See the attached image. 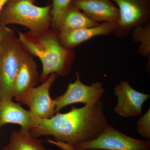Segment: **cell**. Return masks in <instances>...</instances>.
<instances>
[{
	"label": "cell",
	"instance_id": "20",
	"mask_svg": "<svg viewBox=\"0 0 150 150\" xmlns=\"http://www.w3.org/2000/svg\"><path fill=\"white\" fill-rule=\"evenodd\" d=\"M8 28L6 27V26H3L1 25V26H0V47L1 46L4 38L5 37Z\"/></svg>",
	"mask_w": 150,
	"mask_h": 150
},
{
	"label": "cell",
	"instance_id": "21",
	"mask_svg": "<svg viewBox=\"0 0 150 150\" xmlns=\"http://www.w3.org/2000/svg\"><path fill=\"white\" fill-rule=\"evenodd\" d=\"M9 1L10 0H0V14L1 13L5 6Z\"/></svg>",
	"mask_w": 150,
	"mask_h": 150
},
{
	"label": "cell",
	"instance_id": "12",
	"mask_svg": "<svg viewBox=\"0 0 150 150\" xmlns=\"http://www.w3.org/2000/svg\"><path fill=\"white\" fill-rule=\"evenodd\" d=\"M115 28V25L104 22L95 27L84 28L67 32L57 33L61 44L65 48L72 50L94 37L108 35L113 33Z\"/></svg>",
	"mask_w": 150,
	"mask_h": 150
},
{
	"label": "cell",
	"instance_id": "15",
	"mask_svg": "<svg viewBox=\"0 0 150 150\" xmlns=\"http://www.w3.org/2000/svg\"><path fill=\"white\" fill-rule=\"evenodd\" d=\"M3 150H48L41 140L33 137L29 131L21 129L12 133L8 143Z\"/></svg>",
	"mask_w": 150,
	"mask_h": 150
},
{
	"label": "cell",
	"instance_id": "3",
	"mask_svg": "<svg viewBox=\"0 0 150 150\" xmlns=\"http://www.w3.org/2000/svg\"><path fill=\"white\" fill-rule=\"evenodd\" d=\"M35 0H10L0 14L3 26L18 24L27 27L29 33L40 34L49 29L52 21V4L38 6Z\"/></svg>",
	"mask_w": 150,
	"mask_h": 150
},
{
	"label": "cell",
	"instance_id": "7",
	"mask_svg": "<svg viewBox=\"0 0 150 150\" xmlns=\"http://www.w3.org/2000/svg\"><path fill=\"white\" fill-rule=\"evenodd\" d=\"M74 82L68 86L64 93L54 99L56 103V113L67 105L83 103L93 105L99 102L105 92L101 82H95L88 86L81 81L79 74H76Z\"/></svg>",
	"mask_w": 150,
	"mask_h": 150
},
{
	"label": "cell",
	"instance_id": "17",
	"mask_svg": "<svg viewBox=\"0 0 150 150\" xmlns=\"http://www.w3.org/2000/svg\"><path fill=\"white\" fill-rule=\"evenodd\" d=\"M51 15L52 17L51 25L54 28L62 16V14L66 10L73 0H52Z\"/></svg>",
	"mask_w": 150,
	"mask_h": 150
},
{
	"label": "cell",
	"instance_id": "5",
	"mask_svg": "<svg viewBox=\"0 0 150 150\" xmlns=\"http://www.w3.org/2000/svg\"><path fill=\"white\" fill-rule=\"evenodd\" d=\"M74 147L76 150H150V141L129 137L108 124L95 139Z\"/></svg>",
	"mask_w": 150,
	"mask_h": 150
},
{
	"label": "cell",
	"instance_id": "11",
	"mask_svg": "<svg viewBox=\"0 0 150 150\" xmlns=\"http://www.w3.org/2000/svg\"><path fill=\"white\" fill-rule=\"evenodd\" d=\"M71 3L97 22H107L115 25L119 20L118 7L110 0H73Z\"/></svg>",
	"mask_w": 150,
	"mask_h": 150
},
{
	"label": "cell",
	"instance_id": "16",
	"mask_svg": "<svg viewBox=\"0 0 150 150\" xmlns=\"http://www.w3.org/2000/svg\"><path fill=\"white\" fill-rule=\"evenodd\" d=\"M132 38L140 43L138 52L143 57H148L150 54V23L135 28L133 29Z\"/></svg>",
	"mask_w": 150,
	"mask_h": 150
},
{
	"label": "cell",
	"instance_id": "6",
	"mask_svg": "<svg viewBox=\"0 0 150 150\" xmlns=\"http://www.w3.org/2000/svg\"><path fill=\"white\" fill-rule=\"evenodd\" d=\"M118 6L119 18L113 31L118 37L128 35L135 28L149 22L150 0H110Z\"/></svg>",
	"mask_w": 150,
	"mask_h": 150
},
{
	"label": "cell",
	"instance_id": "18",
	"mask_svg": "<svg viewBox=\"0 0 150 150\" xmlns=\"http://www.w3.org/2000/svg\"><path fill=\"white\" fill-rule=\"evenodd\" d=\"M137 130L143 138H150V109L137 121Z\"/></svg>",
	"mask_w": 150,
	"mask_h": 150
},
{
	"label": "cell",
	"instance_id": "14",
	"mask_svg": "<svg viewBox=\"0 0 150 150\" xmlns=\"http://www.w3.org/2000/svg\"><path fill=\"white\" fill-rule=\"evenodd\" d=\"M9 123L17 124L22 130L30 131L31 117L29 110L12 100L0 102V128Z\"/></svg>",
	"mask_w": 150,
	"mask_h": 150
},
{
	"label": "cell",
	"instance_id": "8",
	"mask_svg": "<svg viewBox=\"0 0 150 150\" xmlns=\"http://www.w3.org/2000/svg\"><path fill=\"white\" fill-rule=\"evenodd\" d=\"M57 76L56 74H51L40 85L34 87L30 92L27 105L30 108L31 125L35 121L51 118L56 114V103L50 96V90Z\"/></svg>",
	"mask_w": 150,
	"mask_h": 150
},
{
	"label": "cell",
	"instance_id": "4",
	"mask_svg": "<svg viewBox=\"0 0 150 150\" xmlns=\"http://www.w3.org/2000/svg\"><path fill=\"white\" fill-rule=\"evenodd\" d=\"M25 53L18 38L8 28L0 47V102L13 98L15 79Z\"/></svg>",
	"mask_w": 150,
	"mask_h": 150
},
{
	"label": "cell",
	"instance_id": "13",
	"mask_svg": "<svg viewBox=\"0 0 150 150\" xmlns=\"http://www.w3.org/2000/svg\"><path fill=\"white\" fill-rule=\"evenodd\" d=\"M99 24L71 3L53 28L57 32H67L84 28L95 27Z\"/></svg>",
	"mask_w": 150,
	"mask_h": 150
},
{
	"label": "cell",
	"instance_id": "10",
	"mask_svg": "<svg viewBox=\"0 0 150 150\" xmlns=\"http://www.w3.org/2000/svg\"><path fill=\"white\" fill-rule=\"evenodd\" d=\"M37 67L35 61L25 51L20 65L13 84V97L27 105L28 96L37 83Z\"/></svg>",
	"mask_w": 150,
	"mask_h": 150
},
{
	"label": "cell",
	"instance_id": "2",
	"mask_svg": "<svg viewBox=\"0 0 150 150\" xmlns=\"http://www.w3.org/2000/svg\"><path fill=\"white\" fill-rule=\"evenodd\" d=\"M18 39L25 51L40 59L43 67L40 80L43 82L52 74L67 76L75 60L74 53L61 44L55 30L40 34L18 32Z\"/></svg>",
	"mask_w": 150,
	"mask_h": 150
},
{
	"label": "cell",
	"instance_id": "1",
	"mask_svg": "<svg viewBox=\"0 0 150 150\" xmlns=\"http://www.w3.org/2000/svg\"><path fill=\"white\" fill-rule=\"evenodd\" d=\"M108 125L102 103L99 101L38 120L31 124L30 132L36 138L52 136L56 141L74 146L95 139Z\"/></svg>",
	"mask_w": 150,
	"mask_h": 150
},
{
	"label": "cell",
	"instance_id": "19",
	"mask_svg": "<svg viewBox=\"0 0 150 150\" xmlns=\"http://www.w3.org/2000/svg\"><path fill=\"white\" fill-rule=\"evenodd\" d=\"M47 142L52 144L55 145L62 150H76L73 145L65 143L60 141L53 140L51 139H48Z\"/></svg>",
	"mask_w": 150,
	"mask_h": 150
},
{
	"label": "cell",
	"instance_id": "9",
	"mask_svg": "<svg viewBox=\"0 0 150 150\" xmlns=\"http://www.w3.org/2000/svg\"><path fill=\"white\" fill-rule=\"evenodd\" d=\"M118 103L114 108L116 114L123 117H136L142 115L143 104L150 98L133 88L126 81H121L115 87Z\"/></svg>",
	"mask_w": 150,
	"mask_h": 150
}]
</instances>
